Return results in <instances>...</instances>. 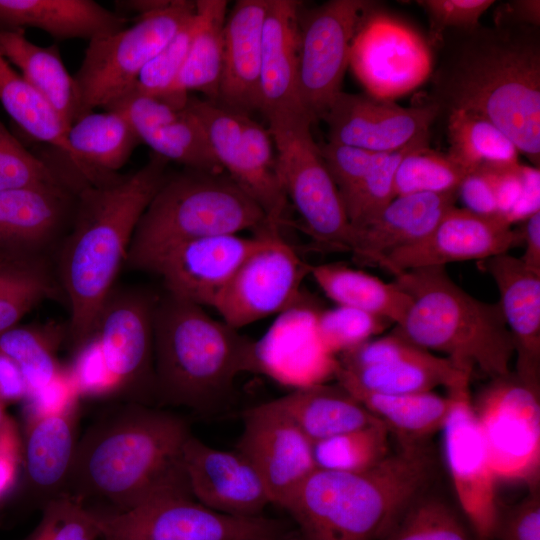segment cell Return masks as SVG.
<instances>
[{
  "label": "cell",
  "instance_id": "6da1fadb",
  "mask_svg": "<svg viewBox=\"0 0 540 540\" xmlns=\"http://www.w3.org/2000/svg\"><path fill=\"white\" fill-rule=\"evenodd\" d=\"M436 48L430 102L439 114L461 110L485 117L539 167V27L449 29Z\"/></svg>",
  "mask_w": 540,
  "mask_h": 540
},
{
  "label": "cell",
  "instance_id": "7a4b0ae2",
  "mask_svg": "<svg viewBox=\"0 0 540 540\" xmlns=\"http://www.w3.org/2000/svg\"><path fill=\"white\" fill-rule=\"evenodd\" d=\"M167 163L154 153L137 171L86 186L77 195L57 265V280L70 310L67 337L75 350L93 336L137 224L169 175Z\"/></svg>",
  "mask_w": 540,
  "mask_h": 540
},
{
  "label": "cell",
  "instance_id": "3957f363",
  "mask_svg": "<svg viewBox=\"0 0 540 540\" xmlns=\"http://www.w3.org/2000/svg\"><path fill=\"white\" fill-rule=\"evenodd\" d=\"M190 435L179 416L130 402L78 441L67 493L105 500L116 511L166 493L191 495L182 462Z\"/></svg>",
  "mask_w": 540,
  "mask_h": 540
},
{
  "label": "cell",
  "instance_id": "277c9868",
  "mask_svg": "<svg viewBox=\"0 0 540 540\" xmlns=\"http://www.w3.org/2000/svg\"><path fill=\"white\" fill-rule=\"evenodd\" d=\"M360 472L316 468L283 506L302 540H380L431 485L436 462L426 440L399 442Z\"/></svg>",
  "mask_w": 540,
  "mask_h": 540
},
{
  "label": "cell",
  "instance_id": "5b68a950",
  "mask_svg": "<svg viewBox=\"0 0 540 540\" xmlns=\"http://www.w3.org/2000/svg\"><path fill=\"white\" fill-rule=\"evenodd\" d=\"M253 341L202 306L165 291L154 314L155 396L162 404L207 412L252 372Z\"/></svg>",
  "mask_w": 540,
  "mask_h": 540
},
{
  "label": "cell",
  "instance_id": "8992f818",
  "mask_svg": "<svg viewBox=\"0 0 540 540\" xmlns=\"http://www.w3.org/2000/svg\"><path fill=\"white\" fill-rule=\"evenodd\" d=\"M393 276L412 304L392 333L429 352L442 353L471 374L475 367L492 380L512 374L515 348L499 302L472 296L443 266Z\"/></svg>",
  "mask_w": 540,
  "mask_h": 540
},
{
  "label": "cell",
  "instance_id": "52a82bcc",
  "mask_svg": "<svg viewBox=\"0 0 540 540\" xmlns=\"http://www.w3.org/2000/svg\"><path fill=\"white\" fill-rule=\"evenodd\" d=\"M268 224L261 207L230 178L193 170L168 175L137 224L125 264L150 272L182 243L249 229L257 232Z\"/></svg>",
  "mask_w": 540,
  "mask_h": 540
},
{
  "label": "cell",
  "instance_id": "ba28073f",
  "mask_svg": "<svg viewBox=\"0 0 540 540\" xmlns=\"http://www.w3.org/2000/svg\"><path fill=\"white\" fill-rule=\"evenodd\" d=\"M276 154V171L306 232L321 246L351 252L353 228L340 193L315 143L305 111L265 116Z\"/></svg>",
  "mask_w": 540,
  "mask_h": 540
},
{
  "label": "cell",
  "instance_id": "9c48e42d",
  "mask_svg": "<svg viewBox=\"0 0 540 540\" xmlns=\"http://www.w3.org/2000/svg\"><path fill=\"white\" fill-rule=\"evenodd\" d=\"M195 10L196 1L171 0L163 9L137 18L129 27L90 40L73 75L78 95L77 119L98 107L104 109L130 89L142 69Z\"/></svg>",
  "mask_w": 540,
  "mask_h": 540
},
{
  "label": "cell",
  "instance_id": "30bf717a",
  "mask_svg": "<svg viewBox=\"0 0 540 540\" xmlns=\"http://www.w3.org/2000/svg\"><path fill=\"white\" fill-rule=\"evenodd\" d=\"M101 540H278L274 520L216 512L187 493H166L126 511L94 510Z\"/></svg>",
  "mask_w": 540,
  "mask_h": 540
},
{
  "label": "cell",
  "instance_id": "8fae6325",
  "mask_svg": "<svg viewBox=\"0 0 540 540\" xmlns=\"http://www.w3.org/2000/svg\"><path fill=\"white\" fill-rule=\"evenodd\" d=\"M186 106L200 121L222 170L261 207L269 224L280 227L288 200L277 176L269 130L211 100L189 96Z\"/></svg>",
  "mask_w": 540,
  "mask_h": 540
},
{
  "label": "cell",
  "instance_id": "7c38bea8",
  "mask_svg": "<svg viewBox=\"0 0 540 540\" xmlns=\"http://www.w3.org/2000/svg\"><path fill=\"white\" fill-rule=\"evenodd\" d=\"M159 295L144 288L114 287L97 316L93 338L117 395L133 403L156 399L154 314Z\"/></svg>",
  "mask_w": 540,
  "mask_h": 540
},
{
  "label": "cell",
  "instance_id": "4fadbf2b",
  "mask_svg": "<svg viewBox=\"0 0 540 540\" xmlns=\"http://www.w3.org/2000/svg\"><path fill=\"white\" fill-rule=\"evenodd\" d=\"M257 232L260 243L213 305L222 320L237 330L298 303L305 296L301 286L310 273L311 265L284 240L280 227L268 224Z\"/></svg>",
  "mask_w": 540,
  "mask_h": 540
},
{
  "label": "cell",
  "instance_id": "5bb4252c",
  "mask_svg": "<svg viewBox=\"0 0 540 540\" xmlns=\"http://www.w3.org/2000/svg\"><path fill=\"white\" fill-rule=\"evenodd\" d=\"M539 394L512 373L493 379L473 403L497 480L539 485Z\"/></svg>",
  "mask_w": 540,
  "mask_h": 540
},
{
  "label": "cell",
  "instance_id": "9a60e30c",
  "mask_svg": "<svg viewBox=\"0 0 540 540\" xmlns=\"http://www.w3.org/2000/svg\"><path fill=\"white\" fill-rule=\"evenodd\" d=\"M374 5L331 0L300 15L299 95L311 119H321L341 92L353 40Z\"/></svg>",
  "mask_w": 540,
  "mask_h": 540
},
{
  "label": "cell",
  "instance_id": "2e32d148",
  "mask_svg": "<svg viewBox=\"0 0 540 540\" xmlns=\"http://www.w3.org/2000/svg\"><path fill=\"white\" fill-rule=\"evenodd\" d=\"M335 379L384 394L450 390L469 386L471 373L446 357L390 333L371 338L338 356Z\"/></svg>",
  "mask_w": 540,
  "mask_h": 540
},
{
  "label": "cell",
  "instance_id": "e0dca14e",
  "mask_svg": "<svg viewBox=\"0 0 540 540\" xmlns=\"http://www.w3.org/2000/svg\"><path fill=\"white\" fill-rule=\"evenodd\" d=\"M452 403L442 428L445 461L457 499L477 540L497 537L501 509L469 386L448 391Z\"/></svg>",
  "mask_w": 540,
  "mask_h": 540
},
{
  "label": "cell",
  "instance_id": "ac0fdd59",
  "mask_svg": "<svg viewBox=\"0 0 540 540\" xmlns=\"http://www.w3.org/2000/svg\"><path fill=\"white\" fill-rule=\"evenodd\" d=\"M433 63L431 48L419 33L375 9L355 35L349 57L367 93L389 100L430 78Z\"/></svg>",
  "mask_w": 540,
  "mask_h": 540
},
{
  "label": "cell",
  "instance_id": "d6986e66",
  "mask_svg": "<svg viewBox=\"0 0 540 540\" xmlns=\"http://www.w3.org/2000/svg\"><path fill=\"white\" fill-rule=\"evenodd\" d=\"M319 308L306 295L277 315L252 346V372L292 390L335 378L339 362L317 328Z\"/></svg>",
  "mask_w": 540,
  "mask_h": 540
},
{
  "label": "cell",
  "instance_id": "ffe728a7",
  "mask_svg": "<svg viewBox=\"0 0 540 540\" xmlns=\"http://www.w3.org/2000/svg\"><path fill=\"white\" fill-rule=\"evenodd\" d=\"M523 245L522 229L501 216L452 207L421 240L389 253L380 267L392 275L448 263L488 259Z\"/></svg>",
  "mask_w": 540,
  "mask_h": 540
},
{
  "label": "cell",
  "instance_id": "44dd1931",
  "mask_svg": "<svg viewBox=\"0 0 540 540\" xmlns=\"http://www.w3.org/2000/svg\"><path fill=\"white\" fill-rule=\"evenodd\" d=\"M438 115L431 102L403 107L368 93L341 91L321 119L328 126L329 141L387 153L428 139L429 128Z\"/></svg>",
  "mask_w": 540,
  "mask_h": 540
},
{
  "label": "cell",
  "instance_id": "7402d4cb",
  "mask_svg": "<svg viewBox=\"0 0 540 540\" xmlns=\"http://www.w3.org/2000/svg\"><path fill=\"white\" fill-rule=\"evenodd\" d=\"M236 450L255 467L272 504L282 508L316 469L312 442L269 401L244 411Z\"/></svg>",
  "mask_w": 540,
  "mask_h": 540
},
{
  "label": "cell",
  "instance_id": "603a6c76",
  "mask_svg": "<svg viewBox=\"0 0 540 540\" xmlns=\"http://www.w3.org/2000/svg\"><path fill=\"white\" fill-rule=\"evenodd\" d=\"M191 495L204 506L235 517H258L272 504L261 476L238 450L209 446L192 434L182 453Z\"/></svg>",
  "mask_w": 540,
  "mask_h": 540
},
{
  "label": "cell",
  "instance_id": "cb8c5ba5",
  "mask_svg": "<svg viewBox=\"0 0 540 540\" xmlns=\"http://www.w3.org/2000/svg\"><path fill=\"white\" fill-rule=\"evenodd\" d=\"M260 240L259 232L253 237L223 234L191 240L165 253L150 272L161 277L166 292L213 307Z\"/></svg>",
  "mask_w": 540,
  "mask_h": 540
},
{
  "label": "cell",
  "instance_id": "d4e9b609",
  "mask_svg": "<svg viewBox=\"0 0 540 540\" xmlns=\"http://www.w3.org/2000/svg\"><path fill=\"white\" fill-rule=\"evenodd\" d=\"M476 263L499 291L498 302L515 348V375L540 393V274L509 253Z\"/></svg>",
  "mask_w": 540,
  "mask_h": 540
},
{
  "label": "cell",
  "instance_id": "484cf974",
  "mask_svg": "<svg viewBox=\"0 0 540 540\" xmlns=\"http://www.w3.org/2000/svg\"><path fill=\"white\" fill-rule=\"evenodd\" d=\"M77 195L67 186L0 191V257L40 254L70 227Z\"/></svg>",
  "mask_w": 540,
  "mask_h": 540
},
{
  "label": "cell",
  "instance_id": "4316f807",
  "mask_svg": "<svg viewBox=\"0 0 540 540\" xmlns=\"http://www.w3.org/2000/svg\"><path fill=\"white\" fill-rule=\"evenodd\" d=\"M79 399L55 412L26 416L21 463L26 485L42 506L67 493L79 441Z\"/></svg>",
  "mask_w": 540,
  "mask_h": 540
},
{
  "label": "cell",
  "instance_id": "83f0119b",
  "mask_svg": "<svg viewBox=\"0 0 540 540\" xmlns=\"http://www.w3.org/2000/svg\"><path fill=\"white\" fill-rule=\"evenodd\" d=\"M268 0H240L226 17L218 99L247 114L260 110L262 33Z\"/></svg>",
  "mask_w": 540,
  "mask_h": 540
},
{
  "label": "cell",
  "instance_id": "f1b7e54d",
  "mask_svg": "<svg viewBox=\"0 0 540 540\" xmlns=\"http://www.w3.org/2000/svg\"><path fill=\"white\" fill-rule=\"evenodd\" d=\"M300 5L295 0H268L260 66V111L265 116L305 111L298 82Z\"/></svg>",
  "mask_w": 540,
  "mask_h": 540
},
{
  "label": "cell",
  "instance_id": "f546056e",
  "mask_svg": "<svg viewBox=\"0 0 540 540\" xmlns=\"http://www.w3.org/2000/svg\"><path fill=\"white\" fill-rule=\"evenodd\" d=\"M457 192L396 196L372 221L353 233L351 253L365 264L380 266L385 257L428 235L448 210Z\"/></svg>",
  "mask_w": 540,
  "mask_h": 540
},
{
  "label": "cell",
  "instance_id": "4dcf8cb0",
  "mask_svg": "<svg viewBox=\"0 0 540 540\" xmlns=\"http://www.w3.org/2000/svg\"><path fill=\"white\" fill-rule=\"evenodd\" d=\"M128 19L93 0H0V30L39 29L57 40L116 32Z\"/></svg>",
  "mask_w": 540,
  "mask_h": 540
},
{
  "label": "cell",
  "instance_id": "1f68e13d",
  "mask_svg": "<svg viewBox=\"0 0 540 540\" xmlns=\"http://www.w3.org/2000/svg\"><path fill=\"white\" fill-rule=\"evenodd\" d=\"M68 144L90 185L116 179L141 142L128 119L118 111L90 112L67 130Z\"/></svg>",
  "mask_w": 540,
  "mask_h": 540
},
{
  "label": "cell",
  "instance_id": "d6a6232c",
  "mask_svg": "<svg viewBox=\"0 0 540 540\" xmlns=\"http://www.w3.org/2000/svg\"><path fill=\"white\" fill-rule=\"evenodd\" d=\"M313 443L382 423L339 383H322L269 401Z\"/></svg>",
  "mask_w": 540,
  "mask_h": 540
},
{
  "label": "cell",
  "instance_id": "836d02e7",
  "mask_svg": "<svg viewBox=\"0 0 540 540\" xmlns=\"http://www.w3.org/2000/svg\"><path fill=\"white\" fill-rule=\"evenodd\" d=\"M0 53L50 104L69 127L78 114V95L56 46L36 45L24 31L0 30Z\"/></svg>",
  "mask_w": 540,
  "mask_h": 540
},
{
  "label": "cell",
  "instance_id": "e575fe53",
  "mask_svg": "<svg viewBox=\"0 0 540 540\" xmlns=\"http://www.w3.org/2000/svg\"><path fill=\"white\" fill-rule=\"evenodd\" d=\"M228 2L225 0H198V27L187 58L168 99L186 105L189 92L204 93L209 100L218 99L223 67L224 26Z\"/></svg>",
  "mask_w": 540,
  "mask_h": 540
},
{
  "label": "cell",
  "instance_id": "d590c367",
  "mask_svg": "<svg viewBox=\"0 0 540 540\" xmlns=\"http://www.w3.org/2000/svg\"><path fill=\"white\" fill-rule=\"evenodd\" d=\"M309 275L337 306L363 311L394 325L404 319L412 304L395 281L385 282L343 264L311 265Z\"/></svg>",
  "mask_w": 540,
  "mask_h": 540
},
{
  "label": "cell",
  "instance_id": "8d00e7d4",
  "mask_svg": "<svg viewBox=\"0 0 540 540\" xmlns=\"http://www.w3.org/2000/svg\"><path fill=\"white\" fill-rule=\"evenodd\" d=\"M339 384L396 435L399 442L423 441L442 430L452 403L449 395L433 391L384 394L349 383Z\"/></svg>",
  "mask_w": 540,
  "mask_h": 540
},
{
  "label": "cell",
  "instance_id": "74e56055",
  "mask_svg": "<svg viewBox=\"0 0 540 540\" xmlns=\"http://www.w3.org/2000/svg\"><path fill=\"white\" fill-rule=\"evenodd\" d=\"M0 103L12 120L26 134L36 141L46 143L54 148L85 180L67 141L68 127L50 104L13 68L1 53Z\"/></svg>",
  "mask_w": 540,
  "mask_h": 540
},
{
  "label": "cell",
  "instance_id": "f35d334b",
  "mask_svg": "<svg viewBox=\"0 0 540 540\" xmlns=\"http://www.w3.org/2000/svg\"><path fill=\"white\" fill-rule=\"evenodd\" d=\"M59 293L63 294L57 277L40 254L0 257V332Z\"/></svg>",
  "mask_w": 540,
  "mask_h": 540
},
{
  "label": "cell",
  "instance_id": "ab89813d",
  "mask_svg": "<svg viewBox=\"0 0 540 540\" xmlns=\"http://www.w3.org/2000/svg\"><path fill=\"white\" fill-rule=\"evenodd\" d=\"M67 337V325L54 321L38 325H16L0 332V352L20 368L28 396L53 383L66 369L56 351Z\"/></svg>",
  "mask_w": 540,
  "mask_h": 540
},
{
  "label": "cell",
  "instance_id": "60d3db41",
  "mask_svg": "<svg viewBox=\"0 0 540 540\" xmlns=\"http://www.w3.org/2000/svg\"><path fill=\"white\" fill-rule=\"evenodd\" d=\"M447 116V154L467 171L519 162L516 145L490 120L461 110Z\"/></svg>",
  "mask_w": 540,
  "mask_h": 540
},
{
  "label": "cell",
  "instance_id": "b9f144b4",
  "mask_svg": "<svg viewBox=\"0 0 540 540\" xmlns=\"http://www.w3.org/2000/svg\"><path fill=\"white\" fill-rule=\"evenodd\" d=\"M140 140L155 154L183 164L190 170L212 174L223 171L200 121L187 106L176 118L146 133Z\"/></svg>",
  "mask_w": 540,
  "mask_h": 540
},
{
  "label": "cell",
  "instance_id": "7bdbcfd3",
  "mask_svg": "<svg viewBox=\"0 0 540 540\" xmlns=\"http://www.w3.org/2000/svg\"><path fill=\"white\" fill-rule=\"evenodd\" d=\"M389 434L388 428L378 423L315 442L316 468L344 472L370 469L391 453Z\"/></svg>",
  "mask_w": 540,
  "mask_h": 540
},
{
  "label": "cell",
  "instance_id": "ee69618b",
  "mask_svg": "<svg viewBox=\"0 0 540 540\" xmlns=\"http://www.w3.org/2000/svg\"><path fill=\"white\" fill-rule=\"evenodd\" d=\"M34 186H67L80 191L71 169L29 152L0 121V191Z\"/></svg>",
  "mask_w": 540,
  "mask_h": 540
},
{
  "label": "cell",
  "instance_id": "f6af8a7d",
  "mask_svg": "<svg viewBox=\"0 0 540 540\" xmlns=\"http://www.w3.org/2000/svg\"><path fill=\"white\" fill-rule=\"evenodd\" d=\"M380 540H477L453 507L443 500L420 496Z\"/></svg>",
  "mask_w": 540,
  "mask_h": 540
},
{
  "label": "cell",
  "instance_id": "bcb514c9",
  "mask_svg": "<svg viewBox=\"0 0 540 540\" xmlns=\"http://www.w3.org/2000/svg\"><path fill=\"white\" fill-rule=\"evenodd\" d=\"M425 144L428 139L376 155L360 183L342 199L353 233L372 221L396 197L395 176L401 160L411 150Z\"/></svg>",
  "mask_w": 540,
  "mask_h": 540
},
{
  "label": "cell",
  "instance_id": "7dc6e473",
  "mask_svg": "<svg viewBox=\"0 0 540 540\" xmlns=\"http://www.w3.org/2000/svg\"><path fill=\"white\" fill-rule=\"evenodd\" d=\"M468 173L448 154L430 150L425 144L411 150L401 160L395 176V195L458 192Z\"/></svg>",
  "mask_w": 540,
  "mask_h": 540
},
{
  "label": "cell",
  "instance_id": "c3c4849f",
  "mask_svg": "<svg viewBox=\"0 0 540 540\" xmlns=\"http://www.w3.org/2000/svg\"><path fill=\"white\" fill-rule=\"evenodd\" d=\"M24 540H101V530L95 511L64 493L42 506L39 523Z\"/></svg>",
  "mask_w": 540,
  "mask_h": 540
},
{
  "label": "cell",
  "instance_id": "681fc988",
  "mask_svg": "<svg viewBox=\"0 0 540 540\" xmlns=\"http://www.w3.org/2000/svg\"><path fill=\"white\" fill-rule=\"evenodd\" d=\"M198 27L197 9L167 44L142 69L135 87L143 93L168 98L187 58Z\"/></svg>",
  "mask_w": 540,
  "mask_h": 540
},
{
  "label": "cell",
  "instance_id": "f907efd6",
  "mask_svg": "<svg viewBox=\"0 0 540 540\" xmlns=\"http://www.w3.org/2000/svg\"><path fill=\"white\" fill-rule=\"evenodd\" d=\"M390 322L349 307L319 310L317 328L326 348L335 356L373 338Z\"/></svg>",
  "mask_w": 540,
  "mask_h": 540
},
{
  "label": "cell",
  "instance_id": "816d5d0a",
  "mask_svg": "<svg viewBox=\"0 0 540 540\" xmlns=\"http://www.w3.org/2000/svg\"><path fill=\"white\" fill-rule=\"evenodd\" d=\"M417 3L429 19V46L436 47L449 29H468L480 25V18L493 0H420Z\"/></svg>",
  "mask_w": 540,
  "mask_h": 540
},
{
  "label": "cell",
  "instance_id": "f5cc1de1",
  "mask_svg": "<svg viewBox=\"0 0 540 540\" xmlns=\"http://www.w3.org/2000/svg\"><path fill=\"white\" fill-rule=\"evenodd\" d=\"M319 149L342 199L356 188L378 154L332 141Z\"/></svg>",
  "mask_w": 540,
  "mask_h": 540
},
{
  "label": "cell",
  "instance_id": "db71d44e",
  "mask_svg": "<svg viewBox=\"0 0 540 540\" xmlns=\"http://www.w3.org/2000/svg\"><path fill=\"white\" fill-rule=\"evenodd\" d=\"M69 369L81 397L117 395L115 384L104 366L99 347L93 337L76 349L74 364Z\"/></svg>",
  "mask_w": 540,
  "mask_h": 540
},
{
  "label": "cell",
  "instance_id": "11a10c76",
  "mask_svg": "<svg viewBox=\"0 0 540 540\" xmlns=\"http://www.w3.org/2000/svg\"><path fill=\"white\" fill-rule=\"evenodd\" d=\"M500 540H540L539 485L529 487V493L505 513L501 512L497 533Z\"/></svg>",
  "mask_w": 540,
  "mask_h": 540
},
{
  "label": "cell",
  "instance_id": "9f6ffc18",
  "mask_svg": "<svg viewBox=\"0 0 540 540\" xmlns=\"http://www.w3.org/2000/svg\"><path fill=\"white\" fill-rule=\"evenodd\" d=\"M488 176L494 192L497 212L504 220L513 206L518 201L522 187L523 179L521 173V164L482 166Z\"/></svg>",
  "mask_w": 540,
  "mask_h": 540
},
{
  "label": "cell",
  "instance_id": "6f0895ef",
  "mask_svg": "<svg viewBox=\"0 0 540 540\" xmlns=\"http://www.w3.org/2000/svg\"><path fill=\"white\" fill-rule=\"evenodd\" d=\"M458 196L465 209L483 216H497V205L490 180L482 168L468 173L459 185Z\"/></svg>",
  "mask_w": 540,
  "mask_h": 540
},
{
  "label": "cell",
  "instance_id": "680465c9",
  "mask_svg": "<svg viewBox=\"0 0 540 540\" xmlns=\"http://www.w3.org/2000/svg\"><path fill=\"white\" fill-rule=\"evenodd\" d=\"M523 187L521 195L506 215L505 221L513 225L525 221L533 214L540 212V171L539 167L521 164Z\"/></svg>",
  "mask_w": 540,
  "mask_h": 540
},
{
  "label": "cell",
  "instance_id": "91938a15",
  "mask_svg": "<svg viewBox=\"0 0 540 540\" xmlns=\"http://www.w3.org/2000/svg\"><path fill=\"white\" fill-rule=\"evenodd\" d=\"M496 26H534L540 24L539 0H514L502 3L494 12Z\"/></svg>",
  "mask_w": 540,
  "mask_h": 540
},
{
  "label": "cell",
  "instance_id": "94428289",
  "mask_svg": "<svg viewBox=\"0 0 540 540\" xmlns=\"http://www.w3.org/2000/svg\"><path fill=\"white\" fill-rule=\"evenodd\" d=\"M28 387L17 364L0 352V402L7 404L25 401Z\"/></svg>",
  "mask_w": 540,
  "mask_h": 540
},
{
  "label": "cell",
  "instance_id": "6125c7cd",
  "mask_svg": "<svg viewBox=\"0 0 540 540\" xmlns=\"http://www.w3.org/2000/svg\"><path fill=\"white\" fill-rule=\"evenodd\" d=\"M523 222L521 229L525 251L520 259L529 269L540 274V212Z\"/></svg>",
  "mask_w": 540,
  "mask_h": 540
},
{
  "label": "cell",
  "instance_id": "be15d7a7",
  "mask_svg": "<svg viewBox=\"0 0 540 540\" xmlns=\"http://www.w3.org/2000/svg\"><path fill=\"white\" fill-rule=\"evenodd\" d=\"M171 0H119L115 2V12L128 19L134 15L135 19L153 13L166 7Z\"/></svg>",
  "mask_w": 540,
  "mask_h": 540
},
{
  "label": "cell",
  "instance_id": "e7e4bbea",
  "mask_svg": "<svg viewBox=\"0 0 540 540\" xmlns=\"http://www.w3.org/2000/svg\"><path fill=\"white\" fill-rule=\"evenodd\" d=\"M19 463H21L20 454L0 450V500L13 487Z\"/></svg>",
  "mask_w": 540,
  "mask_h": 540
},
{
  "label": "cell",
  "instance_id": "03108f58",
  "mask_svg": "<svg viewBox=\"0 0 540 540\" xmlns=\"http://www.w3.org/2000/svg\"><path fill=\"white\" fill-rule=\"evenodd\" d=\"M0 450L21 455L22 445L17 429L12 419L5 412V406L0 402Z\"/></svg>",
  "mask_w": 540,
  "mask_h": 540
},
{
  "label": "cell",
  "instance_id": "003e7915",
  "mask_svg": "<svg viewBox=\"0 0 540 540\" xmlns=\"http://www.w3.org/2000/svg\"><path fill=\"white\" fill-rule=\"evenodd\" d=\"M249 540H270V539H249Z\"/></svg>",
  "mask_w": 540,
  "mask_h": 540
}]
</instances>
